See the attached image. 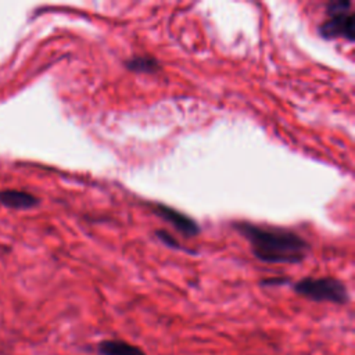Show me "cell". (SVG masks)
<instances>
[{"instance_id": "52a82bcc", "label": "cell", "mask_w": 355, "mask_h": 355, "mask_svg": "<svg viewBox=\"0 0 355 355\" xmlns=\"http://www.w3.org/2000/svg\"><path fill=\"white\" fill-rule=\"evenodd\" d=\"M125 67L136 73H154L159 69V64L155 58L148 55H135L125 61Z\"/></svg>"}, {"instance_id": "9c48e42d", "label": "cell", "mask_w": 355, "mask_h": 355, "mask_svg": "<svg viewBox=\"0 0 355 355\" xmlns=\"http://www.w3.org/2000/svg\"><path fill=\"white\" fill-rule=\"evenodd\" d=\"M287 282H288V279H286V277H272V279H263L261 282V284L262 286H280Z\"/></svg>"}, {"instance_id": "ba28073f", "label": "cell", "mask_w": 355, "mask_h": 355, "mask_svg": "<svg viewBox=\"0 0 355 355\" xmlns=\"http://www.w3.org/2000/svg\"><path fill=\"white\" fill-rule=\"evenodd\" d=\"M157 233V237L166 245V247H169V248H173V250H182V251H186L180 244H179V241L173 237V236H171L169 233H166L165 230H157L155 232ZM187 252H190V251H187Z\"/></svg>"}, {"instance_id": "5b68a950", "label": "cell", "mask_w": 355, "mask_h": 355, "mask_svg": "<svg viewBox=\"0 0 355 355\" xmlns=\"http://www.w3.org/2000/svg\"><path fill=\"white\" fill-rule=\"evenodd\" d=\"M100 355H147L146 351L121 338H107L97 344Z\"/></svg>"}, {"instance_id": "6da1fadb", "label": "cell", "mask_w": 355, "mask_h": 355, "mask_svg": "<svg viewBox=\"0 0 355 355\" xmlns=\"http://www.w3.org/2000/svg\"><path fill=\"white\" fill-rule=\"evenodd\" d=\"M233 227L247 239L252 255L261 262L300 263L309 254V243L290 229L247 220L236 222Z\"/></svg>"}, {"instance_id": "277c9868", "label": "cell", "mask_w": 355, "mask_h": 355, "mask_svg": "<svg viewBox=\"0 0 355 355\" xmlns=\"http://www.w3.org/2000/svg\"><path fill=\"white\" fill-rule=\"evenodd\" d=\"M154 212L184 236L193 237L200 233V226L197 225V222L193 218H190L189 215H186L169 205L155 204Z\"/></svg>"}, {"instance_id": "3957f363", "label": "cell", "mask_w": 355, "mask_h": 355, "mask_svg": "<svg viewBox=\"0 0 355 355\" xmlns=\"http://www.w3.org/2000/svg\"><path fill=\"white\" fill-rule=\"evenodd\" d=\"M294 291L315 302L345 305L349 301L347 286L336 277H304L294 284Z\"/></svg>"}, {"instance_id": "8992f818", "label": "cell", "mask_w": 355, "mask_h": 355, "mask_svg": "<svg viewBox=\"0 0 355 355\" xmlns=\"http://www.w3.org/2000/svg\"><path fill=\"white\" fill-rule=\"evenodd\" d=\"M0 202L8 208L26 209L37 205L39 200L33 194L22 190H3L0 193Z\"/></svg>"}, {"instance_id": "7a4b0ae2", "label": "cell", "mask_w": 355, "mask_h": 355, "mask_svg": "<svg viewBox=\"0 0 355 355\" xmlns=\"http://www.w3.org/2000/svg\"><path fill=\"white\" fill-rule=\"evenodd\" d=\"M351 0H331L327 3V19L323 21L318 32L326 40L347 39L354 42L355 37V12Z\"/></svg>"}]
</instances>
